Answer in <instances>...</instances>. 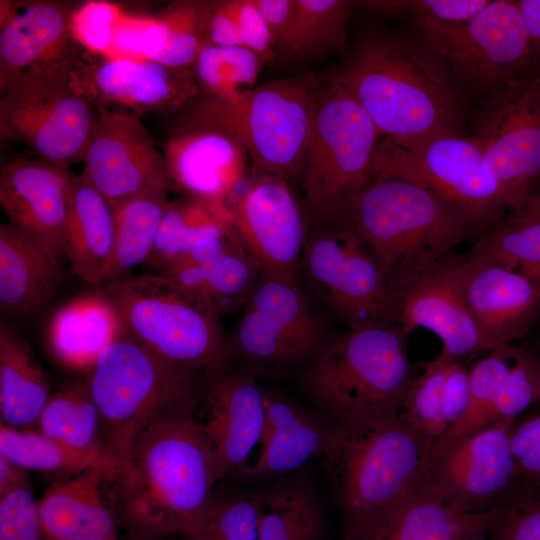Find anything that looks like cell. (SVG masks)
<instances>
[{
	"label": "cell",
	"mask_w": 540,
	"mask_h": 540,
	"mask_svg": "<svg viewBox=\"0 0 540 540\" xmlns=\"http://www.w3.org/2000/svg\"><path fill=\"white\" fill-rule=\"evenodd\" d=\"M356 99L384 139L411 151L460 136V88L416 36L366 32L333 76Z\"/></svg>",
	"instance_id": "cell-1"
},
{
	"label": "cell",
	"mask_w": 540,
	"mask_h": 540,
	"mask_svg": "<svg viewBox=\"0 0 540 540\" xmlns=\"http://www.w3.org/2000/svg\"><path fill=\"white\" fill-rule=\"evenodd\" d=\"M194 412L152 417L117 470L120 514L133 537L184 538L205 525L218 479Z\"/></svg>",
	"instance_id": "cell-2"
},
{
	"label": "cell",
	"mask_w": 540,
	"mask_h": 540,
	"mask_svg": "<svg viewBox=\"0 0 540 540\" xmlns=\"http://www.w3.org/2000/svg\"><path fill=\"white\" fill-rule=\"evenodd\" d=\"M432 444L400 415L334 423L323 454L345 538L373 533L429 472Z\"/></svg>",
	"instance_id": "cell-3"
},
{
	"label": "cell",
	"mask_w": 540,
	"mask_h": 540,
	"mask_svg": "<svg viewBox=\"0 0 540 540\" xmlns=\"http://www.w3.org/2000/svg\"><path fill=\"white\" fill-rule=\"evenodd\" d=\"M343 219L391 287L485 233L467 213L400 175L374 170Z\"/></svg>",
	"instance_id": "cell-4"
},
{
	"label": "cell",
	"mask_w": 540,
	"mask_h": 540,
	"mask_svg": "<svg viewBox=\"0 0 540 540\" xmlns=\"http://www.w3.org/2000/svg\"><path fill=\"white\" fill-rule=\"evenodd\" d=\"M405 340L391 324L349 329L311 362L310 395L335 423L399 415L416 375Z\"/></svg>",
	"instance_id": "cell-5"
},
{
	"label": "cell",
	"mask_w": 540,
	"mask_h": 540,
	"mask_svg": "<svg viewBox=\"0 0 540 540\" xmlns=\"http://www.w3.org/2000/svg\"><path fill=\"white\" fill-rule=\"evenodd\" d=\"M120 332L163 360L204 372L231 362L220 315L199 295L154 273L100 286Z\"/></svg>",
	"instance_id": "cell-6"
},
{
	"label": "cell",
	"mask_w": 540,
	"mask_h": 540,
	"mask_svg": "<svg viewBox=\"0 0 540 540\" xmlns=\"http://www.w3.org/2000/svg\"><path fill=\"white\" fill-rule=\"evenodd\" d=\"M199 373L163 360L121 332L99 355L85 381L101 418L102 451L117 470L152 417L196 408Z\"/></svg>",
	"instance_id": "cell-7"
},
{
	"label": "cell",
	"mask_w": 540,
	"mask_h": 540,
	"mask_svg": "<svg viewBox=\"0 0 540 540\" xmlns=\"http://www.w3.org/2000/svg\"><path fill=\"white\" fill-rule=\"evenodd\" d=\"M382 138L361 105L336 79L319 87L301 175L318 223L343 219L355 197L371 182Z\"/></svg>",
	"instance_id": "cell-8"
},
{
	"label": "cell",
	"mask_w": 540,
	"mask_h": 540,
	"mask_svg": "<svg viewBox=\"0 0 540 540\" xmlns=\"http://www.w3.org/2000/svg\"><path fill=\"white\" fill-rule=\"evenodd\" d=\"M320 85L313 73L278 79L224 102L207 97L193 113L233 132L254 171L301 177Z\"/></svg>",
	"instance_id": "cell-9"
},
{
	"label": "cell",
	"mask_w": 540,
	"mask_h": 540,
	"mask_svg": "<svg viewBox=\"0 0 540 540\" xmlns=\"http://www.w3.org/2000/svg\"><path fill=\"white\" fill-rule=\"evenodd\" d=\"M414 21L417 36L441 60L460 90L492 95L529 74V35L517 0H491L463 22Z\"/></svg>",
	"instance_id": "cell-10"
},
{
	"label": "cell",
	"mask_w": 540,
	"mask_h": 540,
	"mask_svg": "<svg viewBox=\"0 0 540 540\" xmlns=\"http://www.w3.org/2000/svg\"><path fill=\"white\" fill-rule=\"evenodd\" d=\"M72 70L27 74L1 91V139L66 168L84 161L98 114L75 87Z\"/></svg>",
	"instance_id": "cell-11"
},
{
	"label": "cell",
	"mask_w": 540,
	"mask_h": 540,
	"mask_svg": "<svg viewBox=\"0 0 540 540\" xmlns=\"http://www.w3.org/2000/svg\"><path fill=\"white\" fill-rule=\"evenodd\" d=\"M300 269L314 292L349 329L394 325L391 288L344 219L318 223L309 233Z\"/></svg>",
	"instance_id": "cell-12"
},
{
	"label": "cell",
	"mask_w": 540,
	"mask_h": 540,
	"mask_svg": "<svg viewBox=\"0 0 540 540\" xmlns=\"http://www.w3.org/2000/svg\"><path fill=\"white\" fill-rule=\"evenodd\" d=\"M472 125L510 215L519 213L540 181V76H522L490 95Z\"/></svg>",
	"instance_id": "cell-13"
},
{
	"label": "cell",
	"mask_w": 540,
	"mask_h": 540,
	"mask_svg": "<svg viewBox=\"0 0 540 540\" xmlns=\"http://www.w3.org/2000/svg\"><path fill=\"white\" fill-rule=\"evenodd\" d=\"M374 170L391 172L431 190L471 216L486 232L501 223L508 201L470 137L437 139L419 151L382 138Z\"/></svg>",
	"instance_id": "cell-14"
},
{
	"label": "cell",
	"mask_w": 540,
	"mask_h": 540,
	"mask_svg": "<svg viewBox=\"0 0 540 540\" xmlns=\"http://www.w3.org/2000/svg\"><path fill=\"white\" fill-rule=\"evenodd\" d=\"M228 339L231 361L251 366L294 364L320 351L321 324L299 282L262 273Z\"/></svg>",
	"instance_id": "cell-15"
},
{
	"label": "cell",
	"mask_w": 540,
	"mask_h": 540,
	"mask_svg": "<svg viewBox=\"0 0 540 540\" xmlns=\"http://www.w3.org/2000/svg\"><path fill=\"white\" fill-rule=\"evenodd\" d=\"M465 254L450 253L391 286L394 325L407 336L426 328L442 341L441 354L466 361L487 350L469 311Z\"/></svg>",
	"instance_id": "cell-16"
},
{
	"label": "cell",
	"mask_w": 540,
	"mask_h": 540,
	"mask_svg": "<svg viewBox=\"0 0 540 540\" xmlns=\"http://www.w3.org/2000/svg\"><path fill=\"white\" fill-rule=\"evenodd\" d=\"M515 422H498L431 449L430 474L456 509L484 513L523 484L511 450Z\"/></svg>",
	"instance_id": "cell-17"
},
{
	"label": "cell",
	"mask_w": 540,
	"mask_h": 540,
	"mask_svg": "<svg viewBox=\"0 0 540 540\" xmlns=\"http://www.w3.org/2000/svg\"><path fill=\"white\" fill-rule=\"evenodd\" d=\"M231 363L202 372L194 418L220 482L247 464L260 445L265 422V389L252 371Z\"/></svg>",
	"instance_id": "cell-18"
},
{
	"label": "cell",
	"mask_w": 540,
	"mask_h": 540,
	"mask_svg": "<svg viewBox=\"0 0 540 540\" xmlns=\"http://www.w3.org/2000/svg\"><path fill=\"white\" fill-rule=\"evenodd\" d=\"M227 215L238 240L264 273L298 282L309 234L286 179L256 175L227 208Z\"/></svg>",
	"instance_id": "cell-19"
},
{
	"label": "cell",
	"mask_w": 540,
	"mask_h": 540,
	"mask_svg": "<svg viewBox=\"0 0 540 540\" xmlns=\"http://www.w3.org/2000/svg\"><path fill=\"white\" fill-rule=\"evenodd\" d=\"M83 162L84 175L113 208L172 186L163 153L131 113L100 109Z\"/></svg>",
	"instance_id": "cell-20"
},
{
	"label": "cell",
	"mask_w": 540,
	"mask_h": 540,
	"mask_svg": "<svg viewBox=\"0 0 540 540\" xmlns=\"http://www.w3.org/2000/svg\"><path fill=\"white\" fill-rule=\"evenodd\" d=\"M164 147L171 184H176L218 214L247 174L249 156L225 127L192 112Z\"/></svg>",
	"instance_id": "cell-21"
},
{
	"label": "cell",
	"mask_w": 540,
	"mask_h": 540,
	"mask_svg": "<svg viewBox=\"0 0 540 540\" xmlns=\"http://www.w3.org/2000/svg\"><path fill=\"white\" fill-rule=\"evenodd\" d=\"M75 87L99 109L139 115L178 110L195 100L199 86L188 68L168 67L149 59H103L76 63Z\"/></svg>",
	"instance_id": "cell-22"
},
{
	"label": "cell",
	"mask_w": 540,
	"mask_h": 540,
	"mask_svg": "<svg viewBox=\"0 0 540 540\" xmlns=\"http://www.w3.org/2000/svg\"><path fill=\"white\" fill-rule=\"evenodd\" d=\"M73 173L42 160L16 159L0 168V207L8 224L59 262L69 212Z\"/></svg>",
	"instance_id": "cell-23"
},
{
	"label": "cell",
	"mask_w": 540,
	"mask_h": 540,
	"mask_svg": "<svg viewBox=\"0 0 540 540\" xmlns=\"http://www.w3.org/2000/svg\"><path fill=\"white\" fill-rule=\"evenodd\" d=\"M469 311L488 352L523 338L540 314V284L465 253Z\"/></svg>",
	"instance_id": "cell-24"
},
{
	"label": "cell",
	"mask_w": 540,
	"mask_h": 540,
	"mask_svg": "<svg viewBox=\"0 0 540 540\" xmlns=\"http://www.w3.org/2000/svg\"><path fill=\"white\" fill-rule=\"evenodd\" d=\"M70 16L63 5L47 1L12 9L1 24L0 91L27 74L75 67Z\"/></svg>",
	"instance_id": "cell-25"
},
{
	"label": "cell",
	"mask_w": 540,
	"mask_h": 540,
	"mask_svg": "<svg viewBox=\"0 0 540 540\" xmlns=\"http://www.w3.org/2000/svg\"><path fill=\"white\" fill-rule=\"evenodd\" d=\"M116 475L114 467L98 465L50 486L37 501L49 540H118L113 506L104 488Z\"/></svg>",
	"instance_id": "cell-26"
},
{
	"label": "cell",
	"mask_w": 540,
	"mask_h": 540,
	"mask_svg": "<svg viewBox=\"0 0 540 540\" xmlns=\"http://www.w3.org/2000/svg\"><path fill=\"white\" fill-rule=\"evenodd\" d=\"M500 507L484 513L456 509L429 472L391 511L367 540H486Z\"/></svg>",
	"instance_id": "cell-27"
},
{
	"label": "cell",
	"mask_w": 540,
	"mask_h": 540,
	"mask_svg": "<svg viewBox=\"0 0 540 540\" xmlns=\"http://www.w3.org/2000/svg\"><path fill=\"white\" fill-rule=\"evenodd\" d=\"M265 410L258 456L236 476L257 478L285 474L298 469L316 455L324 454L334 424H324L268 390H265Z\"/></svg>",
	"instance_id": "cell-28"
},
{
	"label": "cell",
	"mask_w": 540,
	"mask_h": 540,
	"mask_svg": "<svg viewBox=\"0 0 540 540\" xmlns=\"http://www.w3.org/2000/svg\"><path fill=\"white\" fill-rule=\"evenodd\" d=\"M115 215L110 202L87 177L72 175L64 256L81 279L102 286L112 264Z\"/></svg>",
	"instance_id": "cell-29"
},
{
	"label": "cell",
	"mask_w": 540,
	"mask_h": 540,
	"mask_svg": "<svg viewBox=\"0 0 540 540\" xmlns=\"http://www.w3.org/2000/svg\"><path fill=\"white\" fill-rule=\"evenodd\" d=\"M63 279L61 262L8 223L0 224V307L13 317L45 308Z\"/></svg>",
	"instance_id": "cell-30"
},
{
	"label": "cell",
	"mask_w": 540,
	"mask_h": 540,
	"mask_svg": "<svg viewBox=\"0 0 540 540\" xmlns=\"http://www.w3.org/2000/svg\"><path fill=\"white\" fill-rule=\"evenodd\" d=\"M422 367L410 384L399 415L433 446L468 408L469 368L464 361L441 353Z\"/></svg>",
	"instance_id": "cell-31"
},
{
	"label": "cell",
	"mask_w": 540,
	"mask_h": 540,
	"mask_svg": "<svg viewBox=\"0 0 540 540\" xmlns=\"http://www.w3.org/2000/svg\"><path fill=\"white\" fill-rule=\"evenodd\" d=\"M119 332L113 309L95 291L61 306L49 322L47 339L61 365L87 373Z\"/></svg>",
	"instance_id": "cell-32"
},
{
	"label": "cell",
	"mask_w": 540,
	"mask_h": 540,
	"mask_svg": "<svg viewBox=\"0 0 540 540\" xmlns=\"http://www.w3.org/2000/svg\"><path fill=\"white\" fill-rule=\"evenodd\" d=\"M262 273L235 235L211 259L199 264L178 261L159 274L199 295L222 316L243 306Z\"/></svg>",
	"instance_id": "cell-33"
},
{
	"label": "cell",
	"mask_w": 540,
	"mask_h": 540,
	"mask_svg": "<svg viewBox=\"0 0 540 540\" xmlns=\"http://www.w3.org/2000/svg\"><path fill=\"white\" fill-rule=\"evenodd\" d=\"M47 376L27 341L7 322H0L1 423L36 424L50 398Z\"/></svg>",
	"instance_id": "cell-34"
},
{
	"label": "cell",
	"mask_w": 540,
	"mask_h": 540,
	"mask_svg": "<svg viewBox=\"0 0 540 540\" xmlns=\"http://www.w3.org/2000/svg\"><path fill=\"white\" fill-rule=\"evenodd\" d=\"M167 193L165 190L146 192L114 208V255L103 285L126 278L128 272L146 262L170 204Z\"/></svg>",
	"instance_id": "cell-35"
},
{
	"label": "cell",
	"mask_w": 540,
	"mask_h": 540,
	"mask_svg": "<svg viewBox=\"0 0 540 540\" xmlns=\"http://www.w3.org/2000/svg\"><path fill=\"white\" fill-rule=\"evenodd\" d=\"M36 425L41 433L75 450L105 455L101 418L85 380L65 381L50 396Z\"/></svg>",
	"instance_id": "cell-36"
},
{
	"label": "cell",
	"mask_w": 540,
	"mask_h": 540,
	"mask_svg": "<svg viewBox=\"0 0 540 540\" xmlns=\"http://www.w3.org/2000/svg\"><path fill=\"white\" fill-rule=\"evenodd\" d=\"M0 456L24 470L69 475L114 462L104 454L75 450L38 430H21L1 423Z\"/></svg>",
	"instance_id": "cell-37"
},
{
	"label": "cell",
	"mask_w": 540,
	"mask_h": 540,
	"mask_svg": "<svg viewBox=\"0 0 540 540\" xmlns=\"http://www.w3.org/2000/svg\"><path fill=\"white\" fill-rule=\"evenodd\" d=\"M256 497L258 540H322L320 510L308 490L290 485Z\"/></svg>",
	"instance_id": "cell-38"
},
{
	"label": "cell",
	"mask_w": 540,
	"mask_h": 540,
	"mask_svg": "<svg viewBox=\"0 0 540 540\" xmlns=\"http://www.w3.org/2000/svg\"><path fill=\"white\" fill-rule=\"evenodd\" d=\"M200 7L198 1L178 2L161 15L148 17L143 58L168 67L191 69L202 46Z\"/></svg>",
	"instance_id": "cell-39"
},
{
	"label": "cell",
	"mask_w": 540,
	"mask_h": 540,
	"mask_svg": "<svg viewBox=\"0 0 540 540\" xmlns=\"http://www.w3.org/2000/svg\"><path fill=\"white\" fill-rule=\"evenodd\" d=\"M467 254L540 284V220L509 215L479 236Z\"/></svg>",
	"instance_id": "cell-40"
},
{
	"label": "cell",
	"mask_w": 540,
	"mask_h": 540,
	"mask_svg": "<svg viewBox=\"0 0 540 540\" xmlns=\"http://www.w3.org/2000/svg\"><path fill=\"white\" fill-rule=\"evenodd\" d=\"M264 64L245 47L202 44L191 70L208 97L229 102L256 87Z\"/></svg>",
	"instance_id": "cell-41"
},
{
	"label": "cell",
	"mask_w": 540,
	"mask_h": 540,
	"mask_svg": "<svg viewBox=\"0 0 540 540\" xmlns=\"http://www.w3.org/2000/svg\"><path fill=\"white\" fill-rule=\"evenodd\" d=\"M520 346L497 347L469 368V405L461 419L431 449L442 447L460 437L495 424L492 409L497 395L513 365Z\"/></svg>",
	"instance_id": "cell-42"
},
{
	"label": "cell",
	"mask_w": 540,
	"mask_h": 540,
	"mask_svg": "<svg viewBox=\"0 0 540 540\" xmlns=\"http://www.w3.org/2000/svg\"><path fill=\"white\" fill-rule=\"evenodd\" d=\"M353 1L294 0L296 40L294 60L303 61L341 49Z\"/></svg>",
	"instance_id": "cell-43"
},
{
	"label": "cell",
	"mask_w": 540,
	"mask_h": 540,
	"mask_svg": "<svg viewBox=\"0 0 540 540\" xmlns=\"http://www.w3.org/2000/svg\"><path fill=\"white\" fill-rule=\"evenodd\" d=\"M221 223L227 222L199 201L170 202L145 266L163 272L183 257L199 238Z\"/></svg>",
	"instance_id": "cell-44"
},
{
	"label": "cell",
	"mask_w": 540,
	"mask_h": 540,
	"mask_svg": "<svg viewBox=\"0 0 540 540\" xmlns=\"http://www.w3.org/2000/svg\"><path fill=\"white\" fill-rule=\"evenodd\" d=\"M181 540H258L256 494L215 493L201 532Z\"/></svg>",
	"instance_id": "cell-45"
},
{
	"label": "cell",
	"mask_w": 540,
	"mask_h": 540,
	"mask_svg": "<svg viewBox=\"0 0 540 540\" xmlns=\"http://www.w3.org/2000/svg\"><path fill=\"white\" fill-rule=\"evenodd\" d=\"M124 14L118 4L108 1H89L70 16V31L76 44L92 55L106 58L116 28Z\"/></svg>",
	"instance_id": "cell-46"
},
{
	"label": "cell",
	"mask_w": 540,
	"mask_h": 540,
	"mask_svg": "<svg viewBox=\"0 0 540 540\" xmlns=\"http://www.w3.org/2000/svg\"><path fill=\"white\" fill-rule=\"evenodd\" d=\"M486 540H540V485L522 484L500 506Z\"/></svg>",
	"instance_id": "cell-47"
},
{
	"label": "cell",
	"mask_w": 540,
	"mask_h": 540,
	"mask_svg": "<svg viewBox=\"0 0 540 540\" xmlns=\"http://www.w3.org/2000/svg\"><path fill=\"white\" fill-rule=\"evenodd\" d=\"M491 0H373L357 1L376 14L411 16L413 20L429 19L440 22H463L481 11Z\"/></svg>",
	"instance_id": "cell-48"
},
{
	"label": "cell",
	"mask_w": 540,
	"mask_h": 540,
	"mask_svg": "<svg viewBox=\"0 0 540 540\" xmlns=\"http://www.w3.org/2000/svg\"><path fill=\"white\" fill-rule=\"evenodd\" d=\"M0 540H49L29 481L0 494Z\"/></svg>",
	"instance_id": "cell-49"
},
{
	"label": "cell",
	"mask_w": 540,
	"mask_h": 540,
	"mask_svg": "<svg viewBox=\"0 0 540 540\" xmlns=\"http://www.w3.org/2000/svg\"><path fill=\"white\" fill-rule=\"evenodd\" d=\"M511 450L523 484L540 482V408L510 431Z\"/></svg>",
	"instance_id": "cell-50"
},
{
	"label": "cell",
	"mask_w": 540,
	"mask_h": 540,
	"mask_svg": "<svg viewBox=\"0 0 540 540\" xmlns=\"http://www.w3.org/2000/svg\"><path fill=\"white\" fill-rule=\"evenodd\" d=\"M267 27L276 58L293 60L296 40L294 0H253Z\"/></svg>",
	"instance_id": "cell-51"
},
{
	"label": "cell",
	"mask_w": 540,
	"mask_h": 540,
	"mask_svg": "<svg viewBox=\"0 0 540 540\" xmlns=\"http://www.w3.org/2000/svg\"><path fill=\"white\" fill-rule=\"evenodd\" d=\"M243 46L269 63L276 59L272 42L259 10L253 0H229Z\"/></svg>",
	"instance_id": "cell-52"
},
{
	"label": "cell",
	"mask_w": 540,
	"mask_h": 540,
	"mask_svg": "<svg viewBox=\"0 0 540 540\" xmlns=\"http://www.w3.org/2000/svg\"><path fill=\"white\" fill-rule=\"evenodd\" d=\"M517 3L529 35V75L540 76V0H517Z\"/></svg>",
	"instance_id": "cell-53"
},
{
	"label": "cell",
	"mask_w": 540,
	"mask_h": 540,
	"mask_svg": "<svg viewBox=\"0 0 540 540\" xmlns=\"http://www.w3.org/2000/svg\"><path fill=\"white\" fill-rule=\"evenodd\" d=\"M28 481L24 469L0 456V494Z\"/></svg>",
	"instance_id": "cell-54"
},
{
	"label": "cell",
	"mask_w": 540,
	"mask_h": 540,
	"mask_svg": "<svg viewBox=\"0 0 540 540\" xmlns=\"http://www.w3.org/2000/svg\"><path fill=\"white\" fill-rule=\"evenodd\" d=\"M512 215H518L526 218L540 220V191L535 192L526 202L523 209Z\"/></svg>",
	"instance_id": "cell-55"
},
{
	"label": "cell",
	"mask_w": 540,
	"mask_h": 540,
	"mask_svg": "<svg viewBox=\"0 0 540 540\" xmlns=\"http://www.w3.org/2000/svg\"><path fill=\"white\" fill-rule=\"evenodd\" d=\"M133 540H181V539H175V538H139V537H133Z\"/></svg>",
	"instance_id": "cell-56"
},
{
	"label": "cell",
	"mask_w": 540,
	"mask_h": 540,
	"mask_svg": "<svg viewBox=\"0 0 540 540\" xmlns=\"http://www.w3.org/2000/svg\"><path fill=\"white\" fill-rule=\"evenodd\" d=\"M344 540H366V539H344Z\"/></svg>",
	"instance_id": "cell-57"
},
{
	"label": "cell",
	"mask_w": 540,
	"mask_h": 540,
	"mask_svg": "<svg viewBox=\"0 0 540 540\" xmlns=\"http://www.w3.org/2000/svg\"><path fill=\"white\" fill-rule=\"evenodd\" d=\"M534 485H540V482H539V483H537V484H534Z\"/></svg>",
	"instance_id": "cell-58"
}]
</instances>
